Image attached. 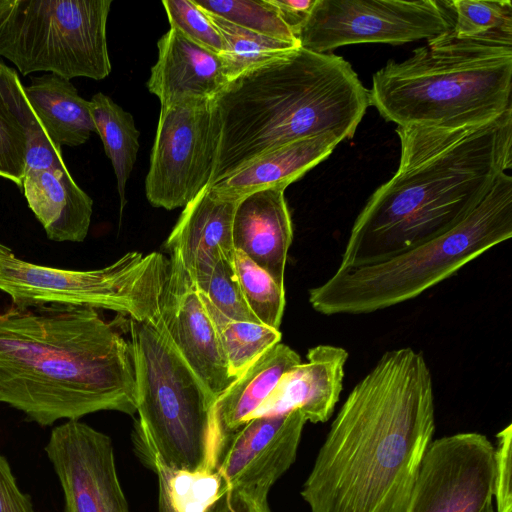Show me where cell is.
I'll return each mask as SVG.
<instances>
[{"label": "cell", "mask_w": 512, "mask_h": 512, "mask_svg": "<svg viewBox=\"0 0 512 512\" xmlns=\"http://www.w3.org/2000/svg\"><path fill=\"white\" fill-rule=\"evenodd\" d=\"M24 86L30 107L50 139L58 146H79L96 131L89 101L63 77L46 73Z\"/></svg>", "instance_id": "603a6c76"}, {"label": "cell", "mask_w": 512, "mask_h": 512, "mask_svg": "<svg viewBox=\"0 0 512 512\" xmlns=\"http://www.w3.org/2000/svg\"><path fill=\"white\" fill-rule=\"evenodd\" d=\"M162 318L177 352L216 401L236 380L217 330L192 283L170 271Z\"/></svg>", "instance_id": "9a60e30c"}, {"label": "cell", "mask_w": 512, "mask_h": 512, "mask_svg": "<svg viewBox=\"0 0 512 512\" xmlns=\"http://www.w3.org/2000/svg\"><path fill=\"white\" fill-rule=\"evenodd\" d=\"M111 0H14L0 19V56L19 72L103 80L111 72Z\"/></svg>", "instance_id": "9c48e42d"}, {"label": "cell", "mask_w": 512, "mask_h": 512, "mask_svg": "<svg viewBox=\"0 0 512 512\" xmlns=\"http://www.w3.org/2000/svg\"><path fill=\"white\" fill-rule=\"evenodd\" d=\"M170 28L178 30L192 42L216 53L224 51L221 34L211 22L208 14L194 0H164Z\"/></svg>", "instance_id": "d6a6232c"}, {"label": "cell", "mask_w": 512, "mask_h": 512, "mask_svg": "<svg viewBox=\"0 0 512 512\" xmlns=\"http://www.w3.org/2000/svg\"><path fill=\"white\" fill-rule=\"evenodd\" d=\"M21 191L48 239L56 242L85 240L93 200L67 168L25 170Z\"/></svg>", "instance_id": "ffe728a7"}, {"label": "cell", "mask_w": 512, "mask_h": 512, "mask_svg": "<svg viewBox=\"0 0 512 512\" xmlns=\"http://www.w3.org/2000/svg\"><path fill=\"white\" fill-rule=\"evenodd\" d=\"M512 33L429 39L372 77L369 105L398 127L458 129L512 109Z\"/></svg>", "instance_id": "5b68a950"}, {"label": "cell", "mask_w": 512, "mask_h": 512, "mask_svg": "<svg viewBox=\"0 0 512 512\" xmlns=\"http://www.w3.org/2000/svg\"><path fill=\"white\" fill-rule=\"evenodd\" d=\"M233 264L244 299L257 320L279 330L284 308L285 287L279 286L244 253L234 250Z\"/></svg>", "instance_id": "f1b7e54d"}, {"label": "cell", "mask_w": 512, "mask_h": 512, "mask_svg": "<svg viewBox=\"0 0 512 512\" xmlns=\"http://www.w3.org/2000/svg\"><path fill=\"white\" fill-rule=\"evenodd\" d=\"M202 302L217 330L234 378H239L262 354L280 343L279 330L256 322L229 320L203 299Z\"/></svg>", "instance_id": "83f0119b"}, {"label": "cell", "mask_w": 512, "mask_h": 512, "mask_svg": "<svg viewBox=\"0 0 512 512\" xmlns=\"http://www.w3.org/2000/svg\"><path fill=\"white\" fill-rule=\"evenodd\" d=\"M447 4L454 16L452 31L458 38L512 33L510 0H447Z\"/></svg>", "instance_id": "4dcf8cb0"}, {"label": "cell", "mask_w": 512, "mask_h": 512, "mask_svg": "<svg viewBox=\"0 0 512 512\" xmlns=\"http://www.w3.org/2000/svg\"><path fill=\"white\" fill-rule=\"evenodd\" d=\"M495 447L463 432L431 441L403 512H481L492 503Z\"/></svg>", "instance_id": "7c38bea8"}, {"label": "cell", "mask_w": 512, "mask_h": 512, "mask_svg": "<svg viewBox=\"0 0 512 512\" xmlns=\"http://www.w3.org/2000/svg\"><path fill=\"white\" fill-rule=\"evenodd\" d=\"M239 200L205 188L184 207L167 238L170 265L180 269L193 287L208 279L219 258H233L232 224Z\"/></svg>", "instance_id": "2e32d148"}, {"label": "cell", "mask_w": 512, "mask_h": 512, "mask_svg": "<svg viewBox=\"0 0 512 512\" xmlns=\"http://www.w3.org/2000/svg\"><path fill=\"white\" fill-rule=\"evenodd\" d=\"M341 141L332 135L297 140L252 159L207 188L219 196L239 200L255 191L286 187L326 159Z\"/></svg>", "instance_id": "44dd1931"}, {"label": "cell", "mask_w": 512, "mask_h": 512, "mask_svg": "<svg viewBox=\"0 0 512 512\" xmlns=\"http://www.w3.org/2000/svg\"><path fill=\"white\" fill-rule=\"evenodd\" d=\"M148 90L161 106L190 99H215L229 83L222 59L170 28L158 41Z\"/></svg>", "instance_id": "d6986e66"}, {"label": "cell", "mask_w": 512, "mask_h": 512, "mask_svg": "<svg viewBox=\"0 0 512 512\" xmlns=\"http://www.w3.org/2000/svg\"><path fill=\"white\" fill-rule=\"evenodd\" d=\"M205 512H271L267 498L225 487Z\"/></svg>", "instance_id": "8d00e7d4"}, {"label": "cell", "mask_w": 512, "mask_h": 512, "mask_svg": "<svg viewBox=\"0 0 512 512\" xmlns=\"http://www.w3.org/2000/svg\"><path fill=\"white\" fill-rule=\"evenodd\" d=\"M220 133L215 99L161 106L145 181L152 206L185 207L210 185Z\"/></svg>", "instance_id": "30bf717a"}, {"label": "cell", "mask_w": 512, "mask_h": 512, "mask_svg": "<svg viewBox=\"0 0 512 512\" xmlns=\"http://www.w3.org/2000/svg\"><path fill=\"white\" fill-rule=\"evenodd\" d=\"M215 101L221 133L210 185L297 140L353 138L369 95L344 58L299 46L230 81Z\"/></svg>", "instance_id": "277c9868"}, {"label": "cell", "mask_w": 512, "mask_h": 512, "mask_svg": "<svg viewBox=\"0 0 512 512\" xmlns=\"http://www.w3.org/2000/svg\"><path fill=\"white\" fill-rule=\"evenodd\" d=\"M137 413L132 439L164 465L214 469L215 400L172 344L163 318L156 327L130 319Z\"/></svg>", "instance_id": "52a82bcc"}, {"label": "cell", "mask_w": 512, "mask_h": 512, "mask_svg": "<svg viewBox=\"0 0 512 512\" xmlns=\"http://www.w3.org/2000/svg\"><path fill=\"white\" fill-rule=\"evenodd\" d=\"M206 12V11H205ZM221 34L224 51L220 54L229 82L300 45L265 36L206 12Z\"/></svg>", "instance_id": "4316f807"}, {"label": "cell", "mask_w": 512, "mask_h": 512, "mask_svg": "<svg viewBox=\"0 0 512 512\" xmlns=\"http://www.w3.org/2000/svg\"><path fill=\"white\" fill-rule=\"evenodd\" d=\"M34 117L16 70L0 58V177L20 190Z\"/></svg>", "instance_id": "cb8c5ba5"}, {"label": "cell", "mask_w": 512, "mask_h": 512, "mask_svg": "<svg viewBox=\"0 0 512 512\" xmlns=\"http://www.w3.org/2000/svg\"><path fill=\"white\" fill-rule=\"evenodd\" d=\"M395 131L397 171L358 214L338 269L386 260L445 233L512 167V109L474 126Z\"/></svg>", "instance_id": "7a4b0ae2"}, {"label": "cell", "mask_w": 512, "mask_h": 512, "mask_svg": "<svg viewBox=\"0 0 512 512\" xmlns=\"http://www.w3.org/2000/svg\"><path fill=\"white\" fill-rule=\"evenodd\" d=\"M481 512H495L493 504H488Z\"/></svg>", "instance_id": "ab89813d"}, {"label": "cell", "mask_w": 512, "mask_h": 512, "mask_svg": "<svg viewBox=\"0 0 512 512\" xmlns=\"http://www.w3.org/2000/svg\"><path fill=\"white\" fill-rule=\"evenodd\" d=\"M306 422L298 409L250 419L219 440L214 470L226 487L267 498L294 463Z\"/></svg>", "instance_id": "5bb4252c"}, {"label": "cell", "mask_w": 512, "mask_h": 512, "mask_svg": "<svg viewBox=\"0 0 512 512\" xmlns=\"http://www.w3.org/2000/svg\"><path fill=\"white\" fill-rule=\"evenodd\" d=\"M285 189L269 187L242 197L232 224L234 250L244 253L281 287L293 239Z\"/></svg>", "instance_id": "ac0fdd59"}, {"label": "cell", "mask_w": 512, "mask_h": 512, "mask_svg": "<svg viewBox=\"0 0 512 512\" xmlns=\"http://www.w3.org/2000/svg\"><path fill=\"white\" fill-rule=\"evenodd\" d=\"M306 356V362L280 378L255 417L294 409L312 423H324L331 417L343 388L348 352L339 346L321 344L310 348Z\"/></svg>", "instance_id": "e0dca14e"}, {"label": "cell", "mask_w": 512, "mask_h": 512, "mask_svg": "<svg viewBox=\"0 0 512 512\" xmlns=\"http://www.w3.org/2000/svg\"><path fill=\"white\" fill-rule=\"evenodd\" d=\"M61 147L47 135L35 116L29 133L25 170L66 169Z\"/></svg>", "instance_id": "e575fe53"}, {"label": "cell", "mask_w": 512, "mask_h": 512, "mask_svg": "<svg viewBox=\"0 0 512 512\" xmlns=\"http://www.w3.org/2000/svg\"><path fill=\"white\" fill-rule=\"evenodd\" d=\"M512 236V176L500 174L476 207L445 233L386 260L336 269L309 290L323 315L370 314L412 300Z\"/></svg>", "instance_id": "8992f818"}, {"label": "cell", "mask_w": 512, "mask_h": 512, "mask_svg": "<svg viewBox=\"0 0 512 512\" xmlns=\"http://www.w3.org/2000/svg\"><path fill=\"white\" fill-rule=\"evenodd\" d=\"M14 0H0V19L6 13V11L11 7Z\"/></svg>", "instance_id": "f35d334b"}, {"label": "cell", "mask_w": 512, "mask_h": 512, "mask_svg": "<svg viewBox=\"0 0 512 512\" xmlns=\"http://www.w3.org/2000/svg\"><path fill=\"white\" fill-rule=\"evenodd\" d=\"M194 2L202 10L240 27L299 44L282 20L277 8L269 0H194Z\"/></svg>", "instance_id": "f546056e"}, {"label": "cell", "mask_w": 512, "mask_h": 512, "mask_svg": "<svg viewBox=\"0 0 512 512\" xmlns=\"http://www.w3.org/2000/svg\"><path fill=\"white\" fill-rule=\"evenodd\" d=\"M434 431L424 356L386 351L346 397L301 496L311 512H403Z\"/></svg>", "instance_id": "6da1fadb"}, {"label": "cell", "mask_w": 512, "mask_h": 512, "mask_svg": "<svg viewBox=\"0 0 512 512\" xmlns=\"http://www.w3.org/2000/svg\"><path fill=\"white\" fill-rule=\"evenodd\" d=\"M44 450L61 485L64 512H129L108 435L68 420L52 429Z\"/></svg>", "instance_id": "4fadbf2b"}, {"label": "cell", "mask_w": 512, "mask_h": 512, "mask_svg": "<svg viewBox=\"0 0 512 512\" xmlns=\"http://www.w3.org/2000/svg\"><path fill=\"white\" fill-rule=\"evenodd\" d=\"M169 275L170 260L159 252H128L104 268L71 270L21 259L0 242V291L17 307L54 304L111 310L158 326Z\"/></svg>", "instance_id": "ba28073f"}, {"label": "cell", "mask_w": 512, "mask_h": 512, "mask_svg": "<svg viewBox=\"0 0 512 512\" xmlns=\"http://www.w3.org/2000/svg\"><path fill=\"white\" fill-rule=\"evenodd\" d=\"M90 112L105 153L111 160L117 181L121 210L126 203L125 189L140 147V132L133 116L102 92L89 101Z\"/></svg>", "instance_id": "484cf974"}, {"label": "cell", "mask_w": 512, "mask_h": 512, "mask_svg": "<svg viewBox=\"0 0 512 512\" xmlns=\"http://www.w3.org/2000/svg\"><path fill=\"white\" fill-rule=\"evenodd\" d=\"M273 4L284 23L297 38L302 27L308 20L316 0H269ZM298 40V39H297Z\"/></svg>", "instance_id": "74e56055"}, {"label": "cell", "mask_w": 512, "mask_h": 512, "mask_svg": "<svg viewBox=\"0 0 512 512\" xmlns=\"http://www.w3.org/2000/svg\"><path fill=\"white\" fill-rule=\"evenodd\" d=\"M195 289L205 302L225 318L260 323L244 299L233 258H219L208 279Z\"/></svg>", "instance_id": "1f68e13d"}, {"label": "cell", "mask_w": 512, "mask_h": 512, "mask_svg": "<svg viewBox=\"0 0 512 512\" xmlns=\"http://www.w3.org/2000/svg\"><path fill=\"white\" fill-rule=\"evenodd\" d=\"M0 402L42 427L98 411L137 412L130 343L98 310L0 312Z\"/></svg>", "instance_id": "3957f363"}, {"label": "cell", "mask_w": 512, "mask_h": 512, "mask_svg": "<svg viewBox=\"0 0 512 512\" xmlns=\"http://www.w3.org/2000/svg\"><path fill=\"white\" fill-rule=\"evenodd\" d=\"M453 26L447 0H316L297 39L304 49L329 53L350 44L428 41Z\"/></svg>", "instance_id": "8fae6325"}, {"label": "cell", "mask_w": 512, "mask_h": 512, "mask_svg": "<svg viewBox=\"0 0 512 512\" xmlns=\"http://www.w3.org/2000/svg\"><path fill=\"white\" fill-rule=\"evenodd\" d=\"M495 448L494 491L496 512H512V425L497 434Z\"/></svg>", "instance_id": "836d02e7"}, {"label": "cell", "mask_w": 512, "mask_h": 512, "mask_svg": "<svg viewBox=\"0 0 512 512\" xmlns=\"http://www.w3.org/2000/svg\"><path fill=\"white\" fill-rule=\"evenodd\" d=\"M142 462L155 472L159 483V512H205L225 489L214 470L170 468L140 442L133 440Z\"/></svg>", "instance_id": "d4e9b609"}, {"label": "cell", "mask_w": 512, "mask_h": 512, "mask_svg": "<svg viewBox=\"0 0 512 512\" xmlns=\"http://www.w3.org/2000/svg\"><path fill=\"white\" fill-rule=\"evenodd\" d=\"M301 362L296 351L278 343L237 378L214 403L216 446L226 434L254 418L280 378Z\"/></svg>", "instance_id": "7402d4cb"}, {"label": "cell", "mask_w": 512, "mask_h": 512, "mask_svg": "<svg viewBox=\"0 0 512 512\" xmlns=\"http://www.w3.org/2000/svg\"><path fill=\"white\" fill-rule=\"evenodd\" d=\"M0 512H36L30 495L19 488L9 462L1 454Z\"/></svg>", "instance_id": "d590c367"}]
</instances>
